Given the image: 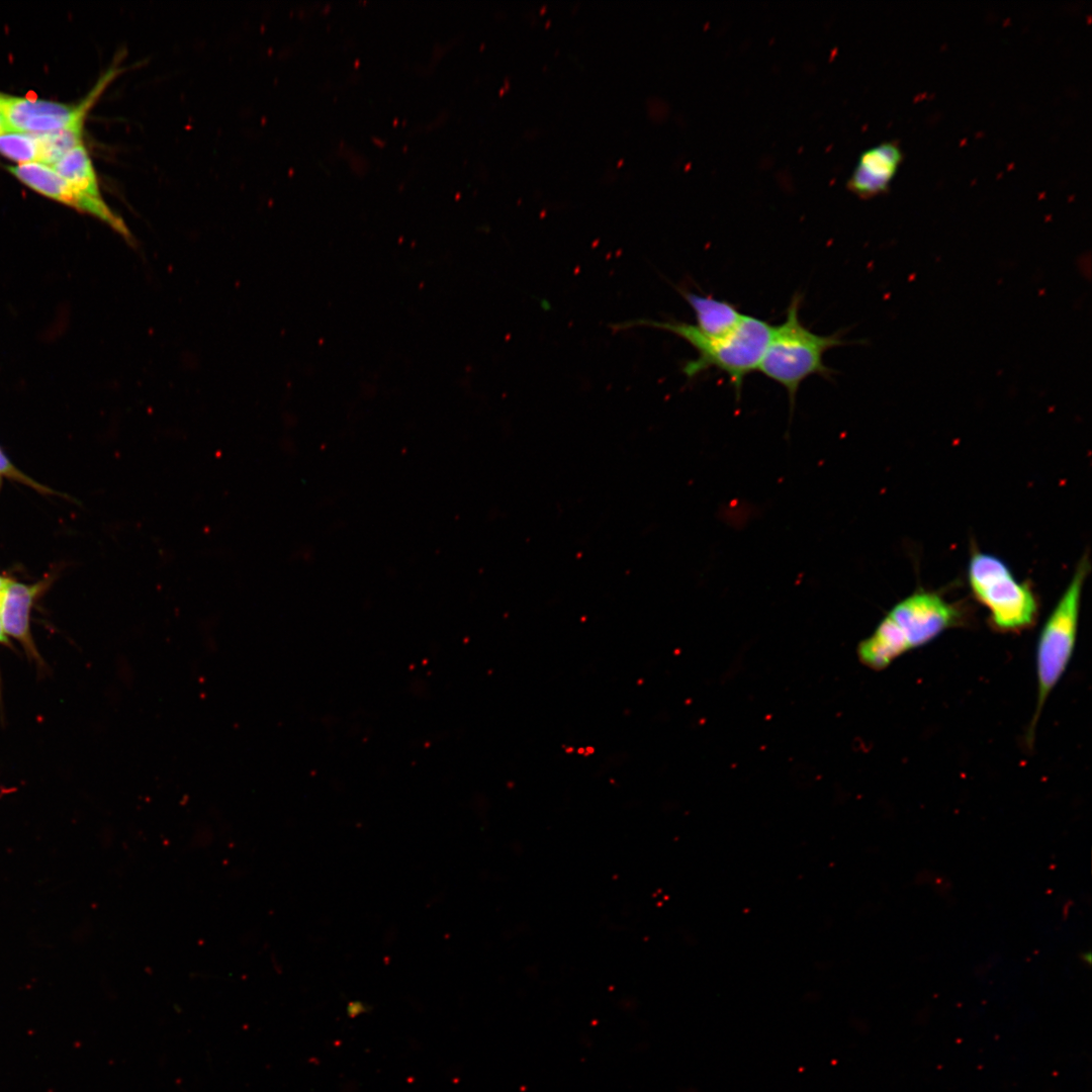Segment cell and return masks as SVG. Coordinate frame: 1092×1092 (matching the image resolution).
<instances>
[{
	"mask_svg": "<svg viewBox=\"0 0 1092 1092\" xmlns=\"http://www.w3.org/2000/svg\"><path fill=\"white\" fill-rule=\"evenodd\" d=\"M963 622L961 610L939 594L918 590L896 604L857 647L859 661L882 670L895 659Z\"/></svg>",
	"mask_w": 1092,
	"mask_h": 1092,
	"instance_id": "1",
	"label": "cell"
},
{
	"mask_svg": "<svg viewBox=\"0 0 1092 1092\" xmlns=\"http://www.w3.org/2000/svg\"><path fill=\"white\" fill-rule=\"evenodd\" d=\"M635 326L664 330L686 340L698 353L696 359L688 361L682 367L687 377H696L710 368L718 369L728 375L737 397L744 378L758 369L774 329L761 318L743 314L737 328L722 338L706 337L694 325L678 321L636 320L618 324L614 330Z\"/></svg>",
	"mask_w": 1092,
	"mask_h": 1092,
	"instance_id": "2",
	"label": "cell"
},
{
	"mask_svg": "<svg viewBox=\"0 0 1092 1092\" xmlns=\"http://www.w3.org/2000/svg\"><path fill=\"white\" fill-rule=\"evenodd\" d=\"M801 301V294L795 293L785 321L774 327L758 366L762 374L786 388L791 412L799 386L807 377L817 374L828 378L833 373L824 363V354L832 348L848 344L839 332L822 336L804 326L799 316Z\"/></svg>",
	"mask_w": 1092,
	"mask_h": 1092,
	"instance_id": "3",
	"label": "cell"
},
{
	"mask_svg": "<svg viewBox=\"0 0 1092 1092\" xmlns=\"http://www.w3.org/2000/svg\"><path fill=\"white\" fill-rule=\"evenodd\" d=\"M1090 564L1083 557L1067 588L1044 622L1036 644L1037 697L1028 738H1033L1043 706L1065 673L1076 645L1081 596Z\"/></svg>",
	"mask_w": 1092,
	"mask_h": 1092,
	"instance_id": "4",
	"label": "cell"
},
{
	"mask_svg": "<svg viewBox=\"0 0 1092 1092\" xmlns=\"http://www.w3.org/2000/svg\"><path fill=\"white\" fill-rule=\"evenodd\" d=\"M968 579L973 595L988 610L997 631L1018 633L1034 624L1038 604L1033 590L1026 582H1019L1001 558L974 552Z\"/></svg>",
	"mask_w": 1092,
	"mask_h": 1092,
	"instance_id": "5",
	"label": "cell"
},
{
	"mask_svg": "<svg viewBox=\"0 0 1092 1092\" xmlns=\"http://www.w3.org/2000/svg\"><path fill=\"white\" fill-rule=\"evenodd\" d=\"M117 65L119 64L110 66L85 98L76 105L3 94L0 100V112L11 131L46 133L71 125H84L89 110L106 87L123 70Z\"/></svg>",
	"mask_w": 1092,
	"mask_h": 1092,
	"instance_id": "6",
	"label": "cell"
},
{
	"mask_svg": "<svg viewBox=\"0 0 1092 1092\" xmlns=\"http://www.w3.org/2000/svg\"><path fill=\"white\" fill-rule=\"evenodd\" d=\"M6 169L19 181L32 190L58 200L81 211L90 213L109 224L116 232L128 237V230L122 219L105 203L104 199H94L76 190L61 177L53 167L41 163H26L7 166Z\"/></svg>",
	"mask_w": 1092,
	"mask_h": 1092,
	"instance_id": "7",
	"label": "cell"
},
{
	"mask_svg": "<svg viewBox=\"0 0 1092 1092\" xmlns=\"http://www.w3.org/2000/svg\"><path fill=\"white\" fill-rule=\"evenodd\" d=\"M904 159L897 142H883L862 152L847 180V189L869 199L887 193Z\"/></svg>",
	"mask_w": 1092,
	"mask_h": 1092,
	"instance_id": "8",
	"label": "cell"
},
{
	"mask_svg": "<svg viewBox=\"0 0 1092 1092\" xmlns=\"http://www.w3.org/2000/svg\"><path fill=\"white\" fill-rule=\"evenodd\" d=\"M42 590V583L24 584L9 580L3 588L1 617L8 637L16 639L26 654L39 661L40 656L30 632V612L35 599Z\"/></svg>",
	"mask_w": 1092,
	"mask_h": 1092,
	"instance_id": "9",
	"label": "cell"
},
{
	"mask_svg": "<svg viewBox=\"0 0 1092 1092\" xmlns=\"http://www.w3.org/2000/svg\"><path fill=\"white\" fill-rule=\"evenodd\" d=\"M679 291L695 312V327L706 337L722 338L731 334L743 316L735 305L726 300L681 289Z\"/></svg>",
	"mask_w": 1092,
	"mask_h": 1092,
	"instance_id": "10",
	"label": "cell"
},
{
	"mask_svg": "<svg viewBox=\"0 0 1092 1092\" xmlns=\"http://www.w3.org/2000/svg\"><path fill=\"white\" fill-rule=\"evenodd\" d=\"M52 167L79 192L94 199H103L93 163L83 144L69 151Z\"/></svg>",
	"mask_w": 1092,
	"mask_h": 1092,
	"instance_id": "11",
	"label": "cell"
},
{
	"mask_svg": "<svg viewBox=\"0 0 1092 1092\" xmlns=\"http://www.w3.org/2000/svg\"><path fill=\"white\" fill-rule=\"evenodd\" d=\"M82 124L46 133H34L38 144L37 163L56 164L64 155L82 143Z\"/></svg>",
	"mask_w": 1092,
	"mask_h": 1092,
	"instance_id": "12",
	"label": "cell"
},
{
	"mask_svg": "<svg viewBox=\"0 0 1092 1092\" xmlns=\"http://www.w3.org/2000/svg\"><path fill=\"white\" fill-rule=\"evenodd\" d=\"M0 154L20 164L38 160V144L34 133L7 131L0 134Z\"/></svg>",
	"mask_w": 1092,
	"mask_h": 1092,
	"instance_id": "13",
	"label": "cell"
},
{
	"mask_svg": "<svg viewBox=\"0 0 1092 1092\" xmlns=\"http://www.w3.org/2000/svg\"><path fill=\"white\" fill-rule=\"evenodd\" d=\"M0 474L7 475V476L13 477L15 479L21 480V481L33 483L31 480L26 478L22 473H20L18 470L15 469V467L4 456V454L2 453L1 450H0Z\"/></svg>",
	"mask_w": 1092,
	"mask_h": 1092,
	"instance_id": "14",
	"label": "cell"
},
{
	"mask_svg": "<svg viewBox=\"0 0 1092 1092\" xmlns=\"http://www.w3.org/2000/svg\"><path fill=\"white\" fill-rule=\"evenodd\" d=\"M2 593H3V589L0 590V644L8 645L9 644V639H8V636L6 635V633L4 631L3 624H2V617H1Z\"/></svg>",
	"mask_w": 1092,
	"mask_h": 1092,
	"instance_id": "15",
	"label": "cell"
},
{
	"mask_svg": "<svg viewBox=\"0 0 1092 1092\" xmlns=\"http://www.w3.org/2000/svg\"><path fill=\"white\" fill-rule=\"evenodd\" d=\"M7 131H11V130H10L9 126H8V123H7L6 119H5V117L0 112V134H2L4 132H7Z\"/></svg>",
	"mask_w": 1092,
	"mask_h": 1092,
	"instance_id": "16",
	"label": "cell"
},
{
	"mask_svg": "<svg viewBox=\"0 0 1092 1092\" xmlns=\"http://www.w3.org/2000/svg\"><path fill=\"white\" fill-rule=\"evenodd\" d=\"M8 581H9V579L0 576V590H2L5 587V585L8 583Z\"/></svg>",
	"mask_w": 1092,
	"mask_h": 1092,
	"instance_id": "17",
	"label": "cell"
},
{
	"mask_svg": "<svg viewBox=\"0 0 1092 1092\" xmlns=\"http://www.w3.org/2000/svg\"><path fill=\"white\" fill-rule=\"evenodd\" d=\"M2 96H3V94H2V93H0V100H1Z\"/></svg>",
	"mask_w": 1092,
	"mask_h": 1092,
	"instance_id": "18",
	"label": "cell"
}]
</instances>
